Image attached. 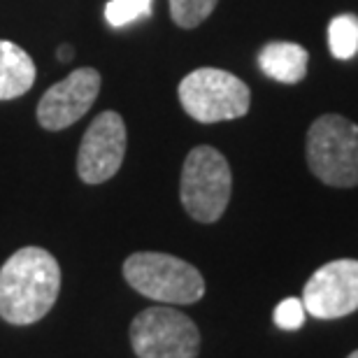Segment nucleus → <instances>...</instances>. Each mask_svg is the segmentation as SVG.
<instances>
[{"instance_id":"nucleus-1","label":"nucleus","mask_w":358,"mask_h":358,"mask_svg":"<svg viewBox=\"0 0 358 358\" xmlns=\"http://www.w3.org/2000/svg\"><path fill=\"white\" fill-rule=\"evenodd\" d=\"M61 291V268L47 249L24 247L0 268V319L31 326L45 319Z\"/></svg>"},{"instance_id":"nucleus-2","label":"nucleus","mask_w":358,"mask_h":358,"mask_svg":"<svg viewBox=\"0 0 358 358\" xmlns=\"http://www.w3.org/2000/svg\"><path fill=\"white\" fill-rule=\"evenodd\" d=\"M124 277L135 291L163 305H193L205 296V279L177 256L138 252L124 261Z\"/></svg>"},{"instance_id":"nucleus-3","label":"nucleus","mask_w":358,"mask_h":358,"mask_svg":"<svg viewBox=\"0 0 358 358\" xmlns=\"http://www.w3.org/2000/svg\"><path fill=\"white\" fill-rule=\"evenodd\" d=\"M307 166L335 189L358 184V126L340 114H324L307 131Z\"/></svg>"},{"instance_id":"nucleus-4","label":"nucleus","mask_w":358,"mask_h":358,"mask_svg":"<svg viewBox=\"0 0 358 358\" xmlns=\"http://www.w3.org/2000/svg\"><path fill=\"white\" fill-rule=\"evenodd\" d=\"M233 177L224 154L214 147L191 149L182 168L179 198L184 210L200 224H214L226 212L231 200Z\"/></svg>"},{"instance_id":"nucleus-5","label":"nucleus","mask_w":358,"mask_h":358,"mask_svg":"<svg viewBox=\"0 0 358 358\" xmlns=\"http://www.w3.org/2000/svg\"><path fill=\"white\" fill-rule=\"evenodd\" d=\"M179 103L200 124L240 119L249 112L252 93L240 77L219 68H198L179 84Z\"/></svg>"},{"instance_id":"nucleus-6","label":"nucleus","mask_w":358,"mask_h":358,"mask_svg":"<svg viewBox=\"0 0 358 358\" xmlns=\"http://www.w3.org/2000/svg\"><path fill=\"white\" fill-rule=\"evenodd\" d=\"M131 347L138 358H196L200 331L173 307H147L131 324Z\"/></svg>"},{"instance_id":"nucleus-7","label":"nucleus","mask_w":358,"mask_h":358,"mask_svg":"<svg viewBox=\"0 0 358 358\" xmlns=\"http://www.w3.org/2000/svg\"><path fill=\"white\" fill-rule=\"evenodd\" d=\"M305 312L314 319H342L358 310V261L338 259L321 266L303 289Z\"/></svg>"},{"instance_id":"nucleus-8","label":"nucleus","mask_w":358,"mask_h":358,"mask_svg":"<svg viewBox=\"0 0 358 358\" xmlns=\"http://www.w3.org/2000/svg\"><path fill=\"white\" fill-rule=\"evenodd\" d=\"M126 156V124L117 112H103L87 128L77 156L84 184H103L119 173Z\"/></svg>"},{"instance_id":"nucleus-9","label":"nucleus","mask_w":358,"mask_h":358,"mask_svg":"<svg viewBox=\"0 0 358 358\" xmlns=\"http://www.w3.org/2000/svg\"><path fill=\"white\" fill-rule=\"evenodd\" d=\"M100 75L93 68H80L66 80L54 84L38 105V121L47 131H63L80 121L96 103Z\"/></svg>"},{"instance_id":"nucleus-10","label":"nucleus","mask_w":358,"mask_h":358,"mask_svg":"<svg viewBox=\"0 0 358 358\" xmlns=\"http://www.w3.org/2000/svg\"><path fill=\"white\" fill-rule=\"evenodd\" d=\"M310 54L296 42H270L261 49L259 66L270 80L282 84H298L305 80Z\"/></svg>"},{"instance_id":"nucleus-11","label":"nucleus","mask_w":358,"mask_h":358,"mask_svg":"<svg viewBox=\"0 0 358 358\" xmlns=\"http://www.w3.org/2000/svg\"><path fill=\"white\" fill-rule=\"evenodd\" d=\"M35 84V63L14 42L0 40V100L24 96Z\"/></svg>"},{"instance_id":"nucleus-12","label":"nucleus","mask_w":358,"mask_h":358,"mask_svg":"<svg viewBox=\"0 0 358 358\" xmlns=\"http://www.w3.org/2000/svg\"><path fill=\"white\" fill-rule=\"evenodd\" d=\"M328 47L335 59H352L358 52V17L340 14L328 26Z\"/></svg>"},{"instance_id":"nucleus-13","label":"nucleus","mask_w":358,"mask_h":358,"mask_svg":"<svg viewBox=\"0 0 358 358\" xmlns=\"http://www.w3.org/2000/svg\"><path fill=\"white\" fill-rule=\"evenodd\" d=\"M152 5L154 0H110L105 7V19L114 28H124L142 17H149Z\"/></svg>"},{"instance_id":"nucleus-14","label":"nucleus","mask_w":358,"mask_h":358,"mask_svg":"<svg viewBox=\"0 0 358 358\" xmlns=\"http://www.w3.org/2000/svg\"><path fill=\"white\" fill-rule=\"evenodd\" d=\"M219 0H170V14L182 28H196L210 17Z\"/></svg>"},{"instance_id":"nucleus-15","label":"nucleus","mask_w":358,"mask_h":358,"mask_svg":"<svg viewBox=\"0 0 358 358\" xmlns=\"http://www.w3.org/2000/svg\"><path fill=\"white\" fill-rule=\"evenodd\" d=\"M305 305L298 298H286L275 307V324L282 331H298L305 326Z\"/></svg>"},{"instance_id":"nucleus-16","label":"nucleus","mask_w":358,"mask_h":358,"mask_svg":"<svg viewBox=\"0 0 358 358\" xmlns=\"http://www.w3.org/2000/svg\"><path fill=\"white\" fill-rule=\"evenodd\" d=\"M73 56H75V52H73V47H70V45H63V47L59 49V59H61L63 63H68L70 59H73Z\"/></svg>"},{"instance_id":"nucleus-17","label":"nucleus","mask_w":358,"mask_h":358,"mask_svg":"<svg viewBox=\"0 0 358 358\" xmlns=\"http://www.w3.org/2000/svg\"><path fill=\"white\" fill-rule=\"evenodd\" d=\"M347 358H358V349H356V352H352V354H349Z\"/></svg>"}]
</instances>
